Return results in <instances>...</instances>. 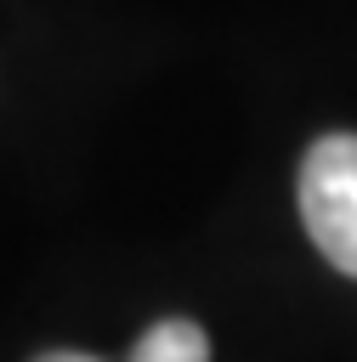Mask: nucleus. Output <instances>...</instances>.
Instances as JSON below:
<instances>
[{"mask_svg":"<svg viewBox=\"0 0 357 362\" xmlns=\"http://www.w3.org/2000/svg\"><path fill=\"white\" fill-rule=\"evenodd\" d=\"M300 221L323 260L357 277V136L312 141L300 164Z\"/></svg>","mask_w":357,"mask_h":362,"instance_id":"nucleus-1","label":"nucleus"},{"mask_svg":"<svg viewBox=\"0 0 357 362\" xmlns=\"http://www.w3.org/2000/svg\"><path fill=\"white\" fill-rule=\"evenodd\" d=\"M34 362H96V356H85V351H45V356H34ZM130 362H210V339H204L198 322L170 317V322H153V328L136 339Z\"/></svg>","mask_w":357,"mask_h":362,"instance_id":"nucleus-2","label":"nucleus"}]
</instances>
